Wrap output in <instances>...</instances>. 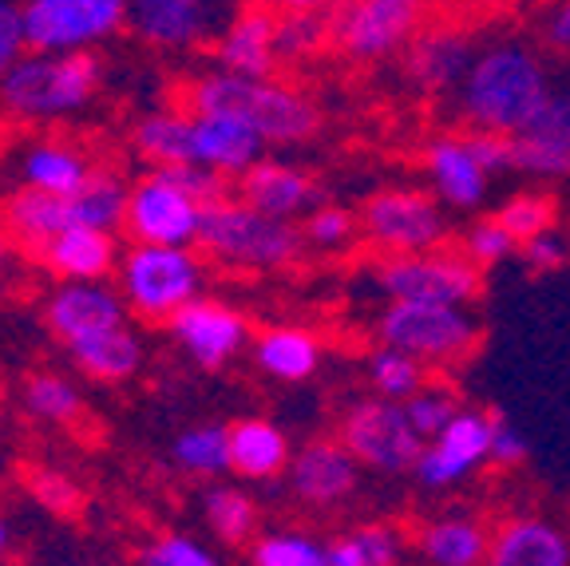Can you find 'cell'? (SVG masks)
<instances>
[{"label": "cell", "instance_id": "23", "mask_svg": "<svg viewBox=\"0 0 570 566\" xmlns=\"http://www.w3.org/2000/svg\"><path fill=\"white\" fill-rule=\"evenodd\" d=\"M277 56V12L269 4H246L214 40V68L234 76H274Z\"/></svg>", "mask_w": 570, "mask_h": 566}, {"label": "cell", "instance_id": "26", "mask_svg": "<svg viewBox=\"0 0 570 566\" xmlns=\"http://www.w3.org/2000/svg\"><path fill=\"white\" fill-rule=\"evenodd\" d=\"M412 550L424 566H483L491 550V527L468 511L432 515L412 535Z\"/></svg>", "mask_w": 570, "mask_h": 566}, {"label": "cell", "instance_id": "38", "mask_svg": "<svg viewBox=\"0 0 570 566\" xmlns=\"http://www.w3.org/2000/svg\"><path fill=\"white\" fill-rule=\"evenodd\" d=\"M330 45V12H277V56H282V64L313 60Z\"/></svg>", "mask_w": 570, "mask_h": 566}, {"label": "cell", "instance_id": "25", "mask_svg": "<svg viewBox=\"0 0 570 566\" xmlns=\"http://www.w3.org/2000/svg\"><path fill=\"white\" fill-rule=\"evenodd\" d=\"M258 159H266V143L242 119L195 116V124H190V163L195 167H206L223 178H242Z\"/></svg>", "mask_w": 570, "mask_h": 566}, {"label": "cell", "instance_id": "15", "mask_svg": "<svg viewBox=\"0 0 570 566\" xmlns=\"http://www.w3.org/2000/svg\"><path fill=\"white\" fill-rule=\"evenodd\" d=\"M234 0H131V32L159 52H190L218 40L234 17Z\"/></svg>", "mask_w": 570, "mask_h": 566}, {"label": "cell", "instance_id": "52", "mask_svg": "<svg viewBox=\"0 0 570 566\" xmlns=\"http://www.w3.org/2000/svg\"><path fill=\"white\" fill-rule=\"evenodd\" d=\"M274 12H333L337 0H262Z\"/></svg>", "mask_w": 570, "mask_h": 566}, {"label": "cell", "instance_id": "14", "mask_svg": "<svg viewBox=\"0 0 570 566\" xmlns=\"http://www.w3.org/2000/svg\"><path fill=\"white\" fill-rule=\"evenodd\" d=\"M491 436H495V412L463 404L452 424L424 443L412 479L424 491H452L468 484L483 463H491Z\"/></svg>", "mask_w": 570, "mask_h": 566}, {"label": "cell", "instance_id": "31", "mask_svg": "<svg viewBox=\"0 0 570 566\" xmlns=\"http://www.w3.org/2000/svg\"><path fill=\"white\" fill-rule=\"evenodd\" d=\"M190 116L187 107H151L131 124V147L147 167H187L190 163Z\"/></svg>", "mask_w": 570, "mask_h": 566}, {"label": "cell", "instance_id": "42", "mask_svg": "<svg viewBox=\"0 0 570 566\" xmlns=\"http://www.w3.org/2000/svg\"><path fill=\"white\" fill-rule=\"evenodd\" d=\"M302 234H305V246L337 254V250H345L361 234V218L337 203H321L317 211L302 218Z\"/></svg>", "mask_w": 570, "mask_h": 566}, {"label": "cell", "instance_id": "46", "mask_svg": "<svg viewBox=\"0 0 570 566\" xmlns=\"http://www.w3.org/2000/svg\"><path fill=\"white\" fill-rule=\"evenodd\" d=\"M28 487H32V496L40 507H48L52 515H71L80 507V487L71 484V476L56 468H36L28 476Z\"/></svg>", "mask_w": 570, "mask_h": 566}, {"label": "cell", "instance_id": "22", "mask_svg": "<svg viewBox=\"0 0 570 566\" xmlns=\"http://www.w3.org/2000/svg\"><path fill=\"white\" fill-rule=\"evenodd\" d=\"M234 195L242 203H249L254 211L269 214V218H282V222H302L305 214H313L321 206V191L317 178L309 175L305 167L297 163H285V159H258L246 175L238 178L234 186Z\"/></svg>", "mask_w": 570, "mask_h": 566}, {"label": "cell", "instance_id": "43", "mask_svg": "<svg viewBox=\"0 0 570 566\" xmlns=\"http://www.w3.org/2000/svg\"><path fill=\"white\" fill-rule=\"evenodd\" d=\"M404 408H409V420L416 424V432L424 436V440H432V436H440L452 424L463 404L448 384H424L416 397L404 400Z\"/></svg>", "mask_w": 570, "mask_h": 566}, {"label": "cell", "instance_id": "54", "mask_svg": "<svg viewBox=\"0 0 570 566\" xmlns=\"http://www.w3.org/2000/svg\"><path fill=\"white\" fill-rule=\"evenodd\" d=\"M56 566H104V563H91V558H60Z\"/></svg>", "mask_w": 570, "mask_h": 566}, {"label": "cell", "instance_id": "40", "mask_svg": "<svg viewBox=\"0 0 570 566\" xmlns=\"http://www.w3.org/2000/svg\"><path fill=\"white\" fill-rule=\"evenodd\" d=\"M24 408L32 420H45V424H71V420L83 412L80 389L60 377V372H40L32 377L24 389Z\"/></svg>", "mask_w": 570, "mask_h": 566}, {"label": "cell", "instance_id": "34", "mask_svg": "<svg viewBox=\"0 0 570 566\" xmlns=\"http://www.w3.org/2000/svg\"><path fill=\"white\" fill-rule=\"evenodd\" d=\"M404 535L389 523H361L330 539V566H401Z\"/></svg>", "mask_w": 570, "mask_h": 566}, {"label": "cell", "instance_id": "7", "mask_svg": "<svg viewBox=\"0 0 570 566\" xmlns=\"http://www.w3.org/2000/svg\"><path fill=\"white\" fill-rule=\"evenodd\" d=\"M337 440L356 456V463L373 476L384 479H404L416 471L420 451H424V436L409 420V408L401 400L389 397H368L353 400L337 420Z\"/></svg>", "mask_w": 570, "mask_h": 566}, {"label": "cell", "instance_id": "9", "mask_svg": "<svg viewBox=\"0 0 570 566\" xmlns=\"http://www.w3.org/2000/svg\"><path fill=\"white\" fill-rule=\"evenodd\" d=\"M32 52H96L131 25V0H20Z\"/></svg>", "mask_w": 570, "mask_h": 566}, {"label": "cell", "instance_id": "45", "mask_svg": "<svg viewBox=\"0 0 570 566\" xmlns=\"http://www.w3.org/2000/svg\"><path fill=\"white\" fill-rule=\"evenodd\" d=\"M139 566H223V558L206 543H198L195 535L170 531L139 550Z\"/></svg>", "mask_w": 570, "mask_h": 566}, {"label": "cell", "instance_id": "33", "mask_svg": "<svg viewBox=\"0 0 570 566\" xmlns=\"http://www.w3.org/2000/svg\"><path fill=\"white\" fill-rule=\"evenodd\" d=\"M131 183L116 167H96V175L68 198L71 226H96V231H124Z\"/></svg>", "mask_w": 570, "mask_h": 566}, {"label": "cell", "instance_id": "36", "mask_svg": "<svg viewBox=\"0 0 570 566\" xmlns=\"http://www.w3.org/2000/svg\"><path fill=\"white\" fill-rule=\"evenodd\" d=\"M170 456L187 476H226L230 471V428L226 424H195L178 432L170 443Z\"/></svg>", "mask_w": 570, "mask_h": 566}, {"label": "cell", "instance_id": "49", "mask_svg": "<svg viewBox=\"0 0 570 566\" xmlns=\"http://www.w3.org/2000/svg\"><path fill=\"white\" fill-rule=\"evenodd\" d=\"M527 451H531L527 436L519 432L511 420L495 417V436H491V463H495V468H519V463L527 460Z\"/></svg>", "mask_w": 570, "mask_h": 566}, {"label": "cell", "instance_id": "18", "mask_svg": "<svg viewBox=\"0 0 570 566\" xmlns=\"http://www.w3.org/2000/svg\"><path fill=\"white\" fill-rule=\"evenodd\" d=\"M480 40L463 25H424L404 48V76L428 99H452L472 68Z\"/></svg>", "mask_w": 570, "mask_h": 566}, {"label": "cell", "instance_id": "17", "mask_svg": "<svg viewBox=\"0 0 570 566\" xmlns=\"http://www.w3.org/2000/svg\"><path fill=\"white\" fill-rule=\"evenodd\" d=\"M511 170L543 183L570 178V71L554 76L534 119L511 135Z\"/></svg>", "mask_w": 570, "mask_h": 566}, {"label": "cell", "instance_id": "2", "mask_svg": "<svg viewBox=\"0 0 570 566\" xmlns=\"http://www.w3.org/2000/svg\"><path fill=\"white\" fill-rule=\"evenodd\" d=\"M187 111L230 116L258 131L266 147H297L321 131V111L302 88L274 76H234L210 68L187 88Z\"/></svg>", "mask_w": 570, "mask_h": 566}, {"label": "cell", "instance_id": "27", "mask_svg": "<svg viewBox=\"0 0 570 566\" xmlns=\"http://www.w3.org/2000/svg\"><path fill=\"white\" fill-rule=\"evenodd\" d=\"M119 250L116 234L96 231V226H68L56 242L36 262L56 277V282H107L119 270Z\"/></svg>", "mask_w": 570, "mask_h": 566}, {"label": "cell", "instance_id": "13", "mask_svg": "<svg viewBox=\"0 0 570 566\" xmlns=\"http://www.w3.org/2000/svg\"><path fill=\"white\" fill-rule=\"evenodd\" d=\"M206 206L167 167H151L131 183L124 231L131 242L151 246H195Z\"/></svg>", "mask_w": 570, "mask_h": 566}, {"label": "cell", "instance_id": "47", "mask_svg": "<svg viewBox=\"0 0 570 566\" xmlns=\"http://www.w3.org/2000/svg\"><path fill=\"white\" fill-rule=\"evenodd\" d=\"M28 52H32V48H28L20 0H0V80H4Z\"/></svg>", "mask_w": 570, "mask_h": 566}, {"label": "cell", "instance_id": "51", "mask_svg": "<svg viewBox=\"0 0 570 566\" xmlns=\"http://www.w3.org/2000/svg\"><path fill=\"white\" fill-rule=\"evenodd\" d=\"M17 257H20V250L12 246V238L4 234V226H0V293H9V285L17 282Z\"/></svg>", "mask_w": 570, "mask_h": 566}, {"label": "cell", "instance_id": "39", "mask_svg": "<svg viewBox=\"0 0 570 566\" xmlns=\"http://www.w3.org/2000/svg\"><path fill=\"white\" fill-rule=\"evenodd\" d=\"M254 566H330V543L305 531H266L249 547Z\"/></svg>", "mask_w": 570, "mask_h": 566}, {"label": "cell", "instance_id": "3", "mask_svg": "<svg viewBox=\"0 0 570 566\" xmlns=\"http://www.w3.org/2000/svg\"><path fill=\"white\" fill-rule=\"evenodd\" d=\"M104 91L99 52H28L0 80V111L17 124H60L88 111Z\"/></svg>", "mask_w": 570, "mask_h": 566}, {"label": "cell", "instance_id": "4", "mask_svg": "<svg viewBox=\"0 0 570 566\" xmlns=\"http://www.w3.org/2000/svg\"><path fill=\"white\" fill-rule=\"evenodd\" d=\"M195 250L210 257L214 266L246 270V274H266V270L294 266L305 254L302 222H282L254 211L238 195H226L203 211Z\"/></svg>", "mask_w": 570, "mask_h": 566}, {"label": "cell", "instance_id": "29", "mask_svg": "<svg viewBox=\"0 0 570 566\" xmlns=\"http://www.w3.org/2000/svg\"><path fill=\"white\" fill-rule=\"evenodd\" d=\"M0 226L12 238V246L28 257H40L48 242H56L71 226L68 198L36 195V191H17L0 203Z\"/></svg>", "mask_w": 570, "mask_h": 566}, {"label": "cell", "instance_id": "28", "mask_svg": "<svg viewBox=\"0 0 570 566\" xmlns=\"http://www.w3.org/2000/svg\"><path fill=\"white\" fill-rule=\"evenodd\" d=\"M294 448L289 436L266 417H246L230 424V471L246 484H274L289 471Z\"/></svg>", "mask_w": 570, "mask_h": 566}, {"label": "cell", "instance_id": "16", "mask_svg": "<svg viewBox=\"0 0 570 566\" xmlns=\"http://www.w3.org/2000/svg\"><path fill=\"white\" fill-rule=\"evenodd\" d=\"M170 341L183 349V357L198 364V369H226L238 361L249 345V321L242 310H234L223 297H195L187 310H178L167 321Z\"/></svg>", "mask_w": 570, "mask_h": 566}, {"label": "cell", "instance_id": "1", "mask_svg": "<svg viewBox=\"0 0 570 566\" xmlns=\"http://www.w3.org/2000/svg\"><path fill=\"white\" fill-rule=\"evenodd\" d=\"M554 71L547 56L523 36H491L475 52L472 68L452 96L455 119L468 131L519 135L543 107Z\"/></svg>", "mask_w": 570, "mask_h": 566}, {"label": "cell", "instance_id": "11", "mask_svg": "<svg viewBox=\"0 0 570 566\" xmlns=\"http://www.w3.org/2000/svg\"><path fill=\"white\" fill-rule=\"evenodd\" d=\"M376 290L389 301H428V305H472L483 290V270L463 250L384 257L376 266Z\"/></svg>", "mask_w": 570, "mask_h": 566}, {"label": "cell", "instance_id": "8", "mask_svg": "<svg viewBox=\"0 0 570 566\" xmlns=\"http://www.w3.org/2000/svg\"><path fill=\"white\" fill-rule=\"evenodd\" d=\"M361 238L384 257L401 254H432L448 246V214L432 191L416 186H384L361 206Z\"/></svg>", "mask_w": 570, "mask_h": 566}, {"label": "cell", "instance_id": "44", "mask_svg": "<svg viewBox=\"0 0 570 566\" xmlns=\"http://www.w3.org/2000/svg\"><path fill=\"white\" fill-rule=\"evenodd\" d=\"M460 250L472 257L480 270H491V266H499V262L515 257L519 242L499 218H480V222H472V226L463 231V246Z\"/></svg>", "mask_w": 570, "mask_h": 566}, {"label": "cell", "instance_id": "6", "mask_svg": "<svg viewBox=\"0 0 570 566\" xmlns=\"http://www.w3.org/2000/svg\"><path fill=\"white\" fill-rule=\"evenodd\" d=\"M381 345L432 364H455L480 349L483 325L472 305H428V301H389L373 321Z\"/></svg>", "mask_w": 570, "mask_h": 566}, {"label": "cell", "instance_id": "48", "mask_svg": "<svg viewBox=\"0 0 570 566\" xmlns=\"http://www.w3.org/2000/svg\"><path fill=\"white\" fill-rule=\"evenodd\" d=\"M519 257H523V266L534 270V274H551V270H562L570 262V242H567V234H559L551 226V231L534 234L531 242H523Z\"/></svg>", "mask_w": 570, "mask_h": 566}, {"label": "cell", "instance_id": "30", "mask_svg": "<svg viewBox=\"0 0 570 566\" xmlns=\"http://www.w3.org/2000/svg\"><path fill=\"white\" fill-rule=\"evenodd\" d=\"M254 361L269 381L302 384L317 377L321 361H325V345L317 333L302 325H274L254 336Z\"/></svg>", "mask_w": 570, "mask_h": 566}, {"label": "cell", "instance_id": "35", "mask_svg": "<svg viewBox=\"0 0 570 566\" xmlns=\"http://www.w3.org/2000/svg\"><path fill=\"white\" fill-rule=\"evenodd\" d=\"M203 519H206V527L223 543H230V547H242L246 539L258 535V504H254L249 491H242V487H234V484L206 487Z\"/></svg>", "mask_w": 570, "mask_h": 566}, {"label": "cell", "instance_id": "21", "mask_svg": "<svg viewBox=\"0 0 570 566\" xmlns=\"http://www.w3.org/2000/svg\"><path fill=\"white\" fill-rule=\"evenodd\" d=\"M127 318L131 310L119 297L116 282H60L45 301V321L63 349L107 333V329L131 325Z\"/></svg>", "mask_w": 570, "mask_h": 566}, {"label": "cell", "instance_id": "5", "mask_svg": "<svg viewBox=\"0 0 570 566\" xmlns=\"http://www.w3.org/2000/svg\"><path fill=\"white\" fill-rule=\"evenodd\" d=\"M116 290L127 301L131 318L163 321L167 325L178 310L203 297L206 266L195 246H151V242H131L119 257Z\"/></svg>", "mask_w": 570, "mask_h": 566}, {"label": "cell", "instance_id": "37", "mask_svg": "<svg viewBox=\"0 0 570 566\" xmlns=\"http://www.w3.org/2000/svg\"><path fill=\"white\" fill-rule=\"evenodd\" d=\"M365 381L376 397H389V400H409L416 397L420 389L428 384V364L416 361V357L401 353V349H373L365 361Z\"/></svg>", "mask_w": 570, "mask_h": 566}, {"label": "cell", "instance_id": "53", "mask_svg": "<svg viewBox=\"0 0 570 566\" xmlns=\"http://www.w3.org/2000/svg\"><path fill=\"white\" fill-rule=\"evenodd\" d=\"M12 547V527L4 523V515H0V563H4V555H9Z\"/></svg>", "mask_w": 570, "mask_h": 566}, {"label": "cell", "instance_id": "50", "mask_svg": "<svg viewBox=\"0 0 570 566\" xmlns=\"http://www.w3.org/2000/svg\"><path fill=\"white\" fill-rule=\"evenodd\" d=\"M539 45L547 52L570 56V0H554L539 20Z\"/></svg>", "mask_w": 570, "mask_h": 566}, {"label": "cell", "instance_id": "32", "mask_svg": "<svg viewBox=\"0 0 570 566\" xmlns=\"http://www.w3.org/2000/svg\"><path fill=\"white\" fill-rule=\"evenodd\" d=\"M71 357V364L91 377L99 384H119L127 377H135L142 364V341L131 325H119V329H107L99 336H88L80 345L63 349Z\"/></svg>", "mask_w": 570, "mask_h": 566}, {"label": "cell", "instance_id": "12", "mask_svg": "<svg viewBox=\"0 0 570 566\" xmlns=\"http://www.w3.org/2000/svg\"><path fill=\"white\" fill-rule=\"evenodd\" d=\"M99 163L88 155V147H80L68 135H24L0 155V170H4V191L9 198L17 191H36V195H56L71 198L96 175Z\"/></svg>", "mask_w": 570, "mask_h": 566}, {"label": "cell", "instance_id": "41", "mask_svg": "<svg viewBox=\"0 0 570 566\" xmlns=\"http://www.w3.org/2000/svg\"><path fill=\"white\" fill-rule=\"evenodd\" d=\"M554 198L543 195V191H519V195L503 198L495 211V218L508 226L511 234H515V242L523 246V242H531L534 234H543L554 226Z\"/></svg>", "mask_w": 570, "mask_h": 566}, {"label": "cell", "instance_id": "55", "mask_svg": "<svg viewBox=\"0 0 570 566\" xmlns=\"http://www.w3.org/2000/svg\"><path fill=\"white\" fill-rule=\"evenodd\" d=\"M0 566H4V563H0Z\"/></svg>", "mask_w": 570, "mask_h": 566}, {"label": "cell", "instance_id": "10", "mask_svg": "<svg viewBox=\"0 0 570 566\" xmlns=\"http://www.w3.org/2000/svg\"><path fill=\"white\" fill-rule=\"evenodd\" d=\"M428 0H341L330 12L333 48L356 64L401 56L424 28Z\"/></svg>", "mask_w": 570, "mask_h": 566}, {"label": "cell", "instance_id": "19", "mask_svg": "<svg viewBox=\"0 0 570 566\" xmlns=\"http://www.w3.org/2000/svg\"><path fill=\"white\" fill-rule=\"evenodd\" d=\"M365 468L356 463V456L337 440V436H321L294 451L289 471H285V487L297 504L313 507V511H333V507L348 504L361 487Z\"/></svg>", "mask_w": 570, "mask_h": 566}, {"label": "cell", "instance_id": "20", "mask_svg": "<svg viewBox=\"0 0 570 566\" xmlns=\"http://www.w3.org/2000/svg\"><path fill=\"white\" fill-rule=\"evenodd\" d=\"M420 163H424L428 191H432L448 211L472 214L488 203L491 178L495 175L480 163L468 131H444V135H436V139H428Z\"/></svg>", "mask_w": 570, "mask_h": 566}, {"label": "cell", "instance_id": "24", "mask_svg": "<svg viewBox=\"0 0 570 566\" xmlns=\"http://www.w3.org/2000/svg\"><path fill=\"white\" fill-rule=\"evenodd\" d=\"M483 566H570V531L547 515H508L491 527Z\"/></svg>", "mask_w": 570, "mask_h": 566}]
</instances>
